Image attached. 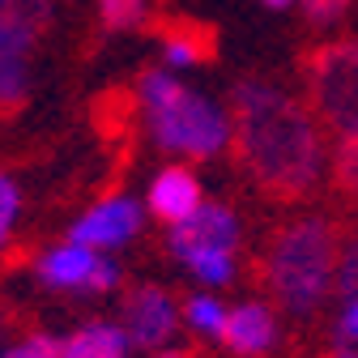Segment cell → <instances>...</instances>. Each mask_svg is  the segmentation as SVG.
<instances>
[{
	"label": "cell",
	"instance_id": "cell-18",
	"mask_svg": "<svg viewBox=\"0 0 358 358\" xmlns=\"http://www.w3.org/2000/svg\"><path fill=\"white\" fill-rule=\"evenodd\" d=\"M333 171H337V184H341L350 196H358V141H341V145H337Z\"/></svg>",
	"mask_w": 358,
	"mask_h": 358
},
{
	"label": "cell",
	"instance_id": "cell-7",
	"mask_svg": "<svg viewBox=\"0 0 358 358\" xmlns=\"http://www.w3.org/2000/svg\"><path fill=\"white\" fill-rule=\"evenodd\" d=\"M34 278L48 290L69 294H111L120 286V264L107 252H94L85 243H56L34 260Z\"/></svg>",
	"mask_w": 358,
	"mask_h": 358
},
{
	"label": "cell",
	"instance_id": "cell-17",
	"mask_svg": "<svg viewBox=\"0 0 358 358\" xmlns=\"http://www.w3.org/2000/svg\"><path fill=\"white\" fill-rule=\"evenodd\" d=\"M333 290L341 294V303L358 299V235H350V239L341 243V260H337V286H333Z\"/></svg>",
	"mask_w": 358,
	"mask_h": 358
},
{
	"label": "cell",
	"instance_id": "cell-2",
	"mask_svg": "<svg viewBox=\"0 0 358 358\" xmlns=\"http://www.w3.org/2000/svg\"><path fill=\"white\" fill-rule=\"evenodd\" d=\"M341 239L329 217H294L273 235L264 260V282L273 290L278 307L290 316H311L337 286Z\"/></svg>",
	"mask_w": 358,
	"mask_h": 358
},
{
	"label": "cell",
	"instance_id": "cell-6",
	"mask_svg": "<svg viewBox=\"0 0 358 358\" xmlns=\"http://www.w3.org/2000/svg\"><path fill=\"white\" fill-rule=\"evenodd\" d=\"M52 13V0H0V103L26 94V60L48 34Z\"/></svg>",
	"mask_w": 358,
	"mask_h": 358
},
{
	"label": "cell",
	"instance_id": "cell-16",
	"mask_svg": "<svg viewBox=\"0 0 358 358\" xmlns=\"http://www.w3.org/2000/svg\"><path fill=\"white\" fill-rule=\"evenodd\" d=\"M99 17L107 30H128L145 17V0H99Z\"/></svg>",
	"mask_w": 358,
	"mask_h": 358
},
{
	"label": "cell",
	"instance_id": "cell-4",
	"mask_svg": "<svg viewBox=\"0 0 358 358\" xmlns=\"http://www.w3.org/2000/svg\"><path fill=\"white\" fill-rule=\"evenodd\" d=\"M166 248L192 278H201V286H227V282H235V268H239L235 264L239 217L227 205L205 201L188 222L171 227Z\"/></svg>",
	"mask_w": 358,
	"mask_h": 358
},
{
	"label": "cell",
	"instance_id": "cell-12",
	"mask_svg": "<svg viewBox=\"0 0 358 358\" xmlns=\"http://www.w3.org/2000/svg\"><path fill=\"white\" fill-rule=\"evenodd\" d=\"M128 354H132V341L124 324H111V320H90L64 337V358H128Z\"/></svg>",
	"mask_w": 358,
	"mask_h": 358
},
{
	"label": "cell",
	"instance_id": "cell-8",
	"mask_svg": "<svg viewBox=\"0 0 358 358\" xmlns=\"http://www.w3.org/2000/svg\"><path fill=\"white\" fill-rule=\"evenodd\" d=\"M179 320H184V307H175L171 290H162L154 282L132 286L124 294V320L120 324H124L128 341L137 350H150V354L171 350V341L179 333Z\"/></svg>",
	"mask_w": 358,
	"mask_h": 358
},
{
	"label": "cell",
	"instance_id": "cell-5",
	"mask_svg": "<svg viewBox=\"0 0 358 358\" xmlns=\"http://www.w3.org/2000/svg\"><path fill=\"white\" fill-rule=\"evenodd\" d=\"M307 99L320 124L341 141H358V38H337L311 48L303 60Z\"/></svg>",
	"mask_w": 358,
	"mask_h": 358
},
{
	"label": "cell",
	"instance_id": "cell-9",
	"mask_svg": "<svg viewBox=\"0 0 358 358\" xmlns=\"http://www.w3.org/2000/svg\"><path fill=\"white\" fill-rule=\"evenodd\" d=\"M137 231H141V205L132 201V196H111V201L90 205L73 222L69 239L94 248V252H111V248H124Z\"/></svg>",
	"mask_w": 358,
	"mask_h": 358
},
{
	"label": "cell",
	"instance_id": "cell-3",
	"mask_svg": "<svg viewBox=\"0 0 358 358\" xmlns=\"http://www.w3.org/2000/svg\"><path fill=\"white\" fill-rule=\"evenodd\" d=\"M137 99L150 115V132L166 154L184 158H217L231 141V120L222 115L205 94L179 81L171 69H154L141 77Z\"/></svg>",
	"mask_w": 358,
	"mask_h": 358
},
{
	"label": "cell",
	"instance_id": "cell-22",
	"mask_svg": "<svg viewBox=\"0 0 358 358\" xmlns=\"http://www.w3.org/2000/svg\"><path fill=\"white\" fill-rule=\"evenodd\" d=\"M333 358H358V341H341Z\"/></svg>",
	"mask_w": 358,
	"mask_h": 358
},
{
	"label": "cell",
	"instance_id": "cell-23",
	"mask_svg": "<svg viewBox=\"0 0 358 358\" xmlns=\"http://www.w3.org/2000/svg\"><path fill=\"white\" fill-rule=\"evenodd\" d=\"M150 358H188V354H184V350H175V345H171V350H158V354H150Z\"/></svg>",
	"mask_w": 358,
	"mask_h": 358
},
{
	"label": "cell",
	"instance_id": "cell-14",
	"mask_svg": "<svg viewBox=\"0 0 358 358\" xmlns=\"http://www.w3.org/2000/svg\"><path fill=\"white\" fill-rule=\"evenodd\" d=\"M227 316H231V307L222 303L217 294L209 290H196L188 303H184V324L201 337H217L222 341V329H227Z\"/></svg>",
	"mask_w": 358,
	"mask_h": 358
},
{
	"label": "cell",
	"instance_id": "cell-13",
	"mask_svg": "<svg viewBox=\"0 0 358 358\" xmlns=\"http://www.w3.org/2000/svg\"><path fill=\"white\" fill-rule=\"evenodd\" d=\"M158 38H162L166 64H175V69H188V64H201L213 56V34L196 22H166V26H158Z\"/></svg>",
	"mask_w": 358,
	"mask_h": 358
},
{
	"label": "cell",
	"instance_id": "cell-21",
	"mask_svg": "<svg viewBox=\"0 0 358 358\" xmlns=\"http://www.w3.org/2000/svg\"><path fill=\"white\" fill-rule=\"evenodd\" d=\"M337 337L341 341H358V299H350L341 307V320H337Z\"/></svg>",
	"mask_w": 358,
	"mask_h": 358
},
{
	"label": "cell",
	"instance_id": "cell-10",
	"mask_svg": "<svg viewBox=\"0 0 358 358\" xmlns=\"http://www.w3.org/2000/svg\"><path fill=\"white\" fill-rule=\"evenodd\" d=\"M222 345H227L231 354H239V358H264L268 350L278 345V316H273V307L256 303V299L231 307L227 329H222Z\"/></svg>",
	"mask_w": 358,
	"mask_h": 358
},
{
	"label": "cell",
	"instance_id": "cell-20",
	"mask_svg": "<svg viewBox=\"0 0 358 358\" xmlns=\"http://www.w3.org/2000/svg\"><path fill=\"white\" fill-rule=\"evenodd\" d=\"M350 9V0H303V13L311 22H337Z\"/></svg>",
	"mask_w": 358,
	"mask_h": 358
},
{
	"label": "cell",
	"instance_id": "cell-15",
	"mask_svg": "<svg viewBox=\"0 0 358 358\" xmlns=\"http://www.w3.org/2000/svg\"><path fill=\"white\" fill-rule=\"evenodd\" d=\"M0 358H64V337H52V333H30L13 345L0 350Z\"/></svg>",
	"mask_w": 358,
	"mask_h": 358
},
{
	"label": "cell",
	"instance_id": "cell-1",
	"mask_svg": "<svg viewBox=\"0 0 358 358\" xmlns=\"http://www.w3.org/2000/svg\"><path fill=\"white\" fill-rule=\"evenodd\" d=\"M231 99H235L231 141L239 166L264 192L282 201H294L316 188L324 171V141L307 103H294L286 90L256 77L239 81Z\"/></svg>",
	"mask_w": 358,
	"mask_h": 358
},
{
	"label": "cell",
	"instance_id": "cell-19",
	"mask_svg": "<svg viewBox=\"0 0 358 358\" xmlns=\"http://www.w3.org/2000/svg\"><path fill=\"white\" fill-rule=\"evenodd\" d=\"M17 205H22V196H17V184H13L9 175H0V248H5V239H9V231H13Z\"/></svg>",
	"mask_w": 358,
	"mask_h": 358
},
{
	"label": "cell",
	"instance_id": "cell-24",
	"mask_svg": "<svg viewBox=\"0 0 358 358\" xmlns=\"http://www.w3.org/2000/svg\"><path fill=\"white\" fill-rule=\"evenodd\" d=\"M264 5H268V9H286V5H290V0H264Z\"/></svg>",
	"mask_w": 358,
	"mask_h": 358
},
{
	"label": "cell",
	"instance_id": "cell-11",
	"mask_svg": "<svg viewBox=\"0 0 358 358\" xmlns=\"http://www.w3.org/2000/svg\"><path fill=\"white\" fill-rule=\"evenodd\" d=\"M145 205H150V213L162 222V227H179V222H188L205 205V196H201V184H196V175L188 166H166L150 184Z\"/></svg>",
	"mask_w": 358,
	"mask_h": 358
}]
</instances>
